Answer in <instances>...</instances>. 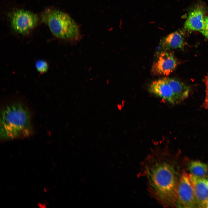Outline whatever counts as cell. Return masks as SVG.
<instances>
[{"instance_id": "cell-1", "label": "cell", "mask_w": 208, "mask_h": 208, "mask_svg": "<svg viewBox=\"0 0 208 208\" xmlns=\"http://www.w3.org/2000/svg\"><path fill=\"white\" fill-rule=\"evenodd\" d=\"M141 168L150 196L164 207L177 206L178 181L167 149L159 148L153 150L142 162Z\"/></svg>"}, {"instance_id": "cell-2", "label": "cell", "mask_w": 208, "mask_h": 208, "mask_svg": "<svg viewBox=\"0 0 208 208\" xmlns=\"http://www.w3.org/2000/svg\"><path fill=\"white\" fill-rule=\"evenodd\" d=\"M32 132L31 114L25 104L14 102L3 107L0 113L1 139L8 140L25 137Z\"/></svg>"}, {"instance_id": "cell-3", "label": "cell", "mask_w": 208, "mask_h": 208, "mask_svg": "<svg viewBox=\"0 0 208 208\" xmlns=\"http://www.w3.org/2000/svg\"><path fill=\"white\" fill-rule=\"evenodd\" d=\"M41 18L55 37L72 40L79 38L80 34L78 25L66 13L56 9L49 8L42 12Z\"/></svg>"}, {"instance_id": "cell-4", "label": "cell", "mask_w": 208, "mask_h": 208, "mask_svg": "<svg viewBox=\"0 0 208 208\" xmlns=\"http://www.w3.org/2000/svg\"><path fill=\"white\" fill-rule=\"evenodd\" d=\"M9 16L11 27L17 33L27 34L37 25L39 18L37 15L23 9H17L10 12Z\"/></svg>"}, {"instance_id": "cell-5", "label": "cell", "mask_w": 208, "mask_h": 208, "mask_svg": "<svg viewBox=\"0 0 208 208\" xmlns=\"http://www.w3.org/2000/svg\"><path fill=\"white\" fill-rule=\"evenodd\" d=\"M177 206L185 208L198 207L189 174L183 172L178 180L177 187Z\"/></svg>"}, {"instance_id": "cell-6", "label": "cell", "mask_w": 208, "mask_h": 208, "mask_svg": "<svg viewBox=\"0 0 208 208\" xmlns=\"http://www.w3.org/2000/svg\"><path fill=\"white\" fill-rule=\"evenodd\" d=\"M151 70L155 75H167L173 72L177 65L173 54L168 51L162 50L157 55Z\"/></svg>"}, {"instance_id": "cell-7", "label": "cell", "mask_w": 208, "mask_h": 208, "mask_svg": "<svg viewBox=\"0 0 208 208\" xmlns=\"http://www.w3.org/2000/svg\"><path fill=\"white\" fill-rule=\"evenodd\" d=\"M149 89L151 92L169 103H179L172 88L163 78L153 81Z\"/></svg>"}, {"instance_id": "cell-8", "label": "cell", "mask_w": 208, "mask_h": 208, "mask_svg": "<svg viewBox=\"0 0 208 208\" xmlns=\"http://www.w3.org/2000/svg\"><path fill=\"white\" fill-rule=\"evenodd\" d=\"M189 177L198 205V207H206L208 201V178L199 177L191 174Z\"/></svg>"}, {"instance_id": "cell-9", "label": "cell", "mask_w": 208, "mask_h": 208, "mask_svg": "<svg viewBox=\"0 0 208 208\" xmlns=\"http://www.w3.org/2000/svg\"><path fill=\"white\" fill-rule=\"evenodd\" d=\"M205 11L201 6H198L189 13L184 25L185 29L188 31H198L202 30L204 25Z\"/></svg>"}, {"instance_id": "cell-10", "label": "cell", "mask_w": 208, "mask_h": 208, "mask_svg": "<svg viewBox=\"0 0 208 208\" xmlns=\"http://www.w3.org/2000/svg\"><path fill=\"white\" fill-rule=\"evenodd\" d=\"M184 44L183 35L178 31L172 32L164 38L160 44L162 50L181 48Z\"/></svg>"}, {"instance_id": "cell-11", "label": "cell", "mask_w": 208, "mask_h": 208, "mask_svg": "<svg viewBox=\"0 0 208 208\" xmlns=\"http://www.w3.org/2000/svg\"><path fill=\"white\" fill-rule=\"evenodd\" d=\"M163 78L172 88L179 103L188 96L190 88L185 84L176 78L166 77Z\"/></svg>"}, {"instance_id": "cell-12", "label": "cell", "mask_w": 208, "mask_h": 208, "mask_svg": "<svg viewBox=\"0 0 208 208\" xmlns=\"http://www.w3.org/2000/svg\"><path fill=\"white\" fill-rule=\"evenodd\" d=\"M188 168L191 174L196 176L204 177L208 172V165L199 161H190Z\"/></svg>"}, {"instance_id": "cell-13", "label": "cell", "mask_w": 208, "mask_h": 208, "mask_svg": "<svg viewBox=\"0 0 208 208\" xmlns=\"http://www.w3.org/2000/svg\"><path fill=\"white\" fill-rule=\"evenodd\" d=\"M35 66L37 70L41 73L46 72L48 68L47 63L43 60L37 61L36 63Z\"/></svg>"}, {"instance_id": "cell-14", "label": "cell", "mask_w": 208, "mask_h": 208, "mask_svg": "<svg viewBox=\"0 0 208 208\" xmlns=\"http://www.w3.org/2000/svg\"><path fill=\"white\" fill-rule=\"evenodd\" d=\"M206 86V94L203 104V106L205 109H208V74L205 79Z\"/></svg>"}, {"instance_id": "cell-15", "label": "cell", "mask_w": 208, "mask_h": 208, "mask_svg": "<svg viewBox=\"0 0 208 208\" xmlns=\"http://www.w3.org/2000/svg\"><path fill=\"white\" fill-rule=\"evenodd\" d=\"M201 32L208 39V16H205L203 28Z\"/></svg>"}, {"instance_id": "cell-16", "label": "cell", "mask_w": 208, "mask_h": 208, "mask_svg": "<svg viewBox=\"0 0 208 208\" xmlns=\"http://www.w3.org/2000/svg\"><path fill=\"white\" fill-rule=\"evenodd\" d=\"M206 207L208 208V201H207L206 205Z\"/></svg>"}]
</instances>
